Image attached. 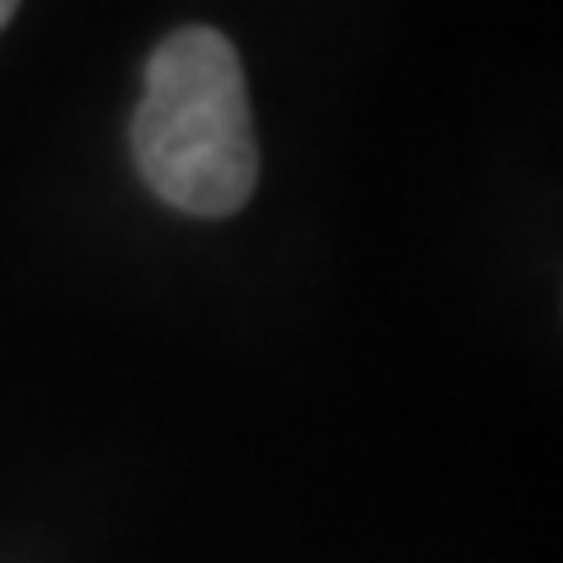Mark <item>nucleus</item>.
<instances>
[{
  "label": "nucleus",
  "instance_id": "f257e3e1",
  "mask_svg": "<svg viewBox=\"0 0 563 563\" xmlns=\"http://www.w3.org/2000/svg\"><path fill=\"white\" fill-rule=\"evenodd\" d=\"M132 155L155 198L188 217L217 221L254 198L258 141L244 66L225 33L188 24L151 52Z\"/></svg>",
  "mask_w": 563,
  "mask_h": 563
},
{
  "label": "nucleus",
  "instance_id": "f03ea898",
  "mask_svg": "<svg viewBox=\"0 0 563 563\" xmlns=\"http://www.w3.org/2000/svg\"><path fill=\"white\" fill-rule=\"evenodd\" d=\"M14 10H20V0H0V29L14 20Z\"/></svg>",
  "mask_w": 563,
  "mask_h": 563
}]
</instances>
